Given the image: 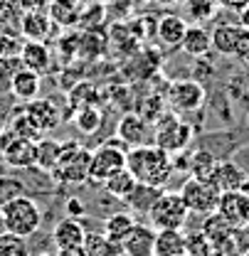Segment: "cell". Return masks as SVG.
<instances>
[{
	"label": "cell",
	"mask_w": 249,
	"mask_h": 256,
	"mask_svg": "<svg viewBox=\"0 0 249 256\" xmlns=\"http://www.w3.org/2000/svg\"><path fill=\"white\" fill-rule=\"evenodd\" d=\"M219 160L210 153V150H195L190 160H187V172L190 178H197V180H210L215 168H217Z\"/></svg>",
	"instance_id": "26"
},
{
	"label": "cell",
	"mask_w": 249,
	"mask_h": 256,
	"mask_svg": "<svg viewBox=\"0 0 249 256\" xmlns=\"http://www.w3.org/2000/svg\"><path fill=\"white\" fill-rule=\"evenodd\" d=\"M136 185H138V182H136V178H133L126 168L124 170H119V172H114L111 178H106V180H104V190L109 192L111 197H116V200H126Z\"/></svg>",
	"instance_id": "28"
},
{
	"label": "cell",
	"mask_w": 249,
	"mask_h": 256,
	"mask_svg": "<svg viewBox=\"0 0 249 256\" xmlns=\"http://www.w3.org/2000/svg\"><path fill=\"white\" fill-rule=\"evenodd\" d=\"M217 8V0H187V12L195 18V20H205L215 12Z\"/></svg>",
	"instance_id": "35"
},
{
	"label": "cell",
	"mask_w": 249,
	"mask_h": 256,
	"mask_svg": "<svg viewBox=\"0 0 249 256\" xmlns=\"http://www.w3.org/2000/svg\"><path fill=\"white\" fill-rule=\"evenodd\" d=\"M153 242H156V229L151 224H133V229L121 239V252L124 256H153Z\"/></svg>",
	"instance_id": "12"
},
{
	"label": "cell",
	"mask_w": 249,
	"mask_h": 256,
	"mask_svg": "<svg viewBox=\"0 0 249 256\" xmlns=\"http://www.w3.org/2000/svg\"><path fill=\"white\" fill-rule=\"evenodd\" d=\"M40 92H42V74H37V72H32V69L20 64L15 69L13 79H10V94L15 96L18 101L28 104L32 98H37Z\"/></svg>",
	"instance_id": "13"
},
{
	"label": "cell",
	"mask_w": 249,
	"mask_h": 256,
	"mask_svg": "<svg viewBox=\"0 0 249 256\" xmlns=\"http://www.w3.org/2000/svg\"><path fill=\"white\" fill-rule=\"evenodd\" d=\"M0 210H3L5 232H10V234H18V236H23V239H30L32 234H37L40 226H42V210H40V204H37L32 197H28V194H23V197L8 202V204L0 207Z\"/></svg>",
	"instance_id": "3"
},
{
	"label": "cell",
	"mask_w": 249,
	"mask_h": 256,
	"mask_svg": "<svg viewBox=\"0 0 249 256\" xmlns=\"http://www.w3.org/2000/svg\"><path fill=\"white\" fill-rule=\"evenodd\" d=\"M185 254L187 256H210L212 254V244L202 232H190L185 234Z\"/></svg>",
	"instance_id": "33"
},
{
	"label": "cell",
	"mask_w": 249,
	"mask_h": 256,
	"mask_svg": "<svg viewBox=\"0 0 249 256\" xmlns=\"http://www.w3.org/2000/svg\"><path fill=\"white\" fill-rule=\"evenodd\" d=\"M126 156H128V148H126L119 138H111V140L101 143L96 150H92L89 180L104 185L106 178H111L114 172H119V170L126 168Z\"/></svg>",
	"instance_id": "5"
},
{
	"label": "cell",
	"mask_w": 249,
	"mask_h": 256,
	"mask_svg": "<svg viewBox=\"0 0 249 256\" xmlns=\"http://www.w3.org/2000/svg\"><path fill=\"white\" fill-rule=\"evenodd\" d=\"M57 256H87L84 246H67V249H57Z\"/></svg>",
	"instance_id": "41"
},
{
	"label": "cell",
	"mask_w": 249,
	"mask_h": 256,
	"mask_svg": "<svg viewBox=\"0 0 249 256\" xmlns=\"http://www.w3.org/2000/svg\"><path fill=\"white\" fill-rule=\"evenodd\" d=\"M30 246H28V239L18 236V234H10L5 232L0 236V256H30Z\"/></svg>",
	"instance_id": "31"
},
{
	"label": "cell",
	"mask_w": 249,
	"mask_h": 256,
	"mask_svg": "<svg viewBox=\"0 0 249 256\" xmlns=\"http://www.w3.org/2000/svg\"><path fill=\"white\" fill-rule=\"evenodd\" d=\"M64 210H67V217H74V220H79L87 210H84V204L77 200V197H69L67 200V204H64Z\"/></svg>",
	"instance_id": "39"
},
{
	"label": "cell",
	"mask_w": 249,
	"mask_h": 256,
	"mask_svg": "<svg viewBox=\"0 0 249 256\" xmlns=\"http://www.w3.org/2000/svg\"><path fill=\"white\" fill-rule=\"evenodd\" d=\"M244 180H247V172H244L237 162H232V160L217 162V168H215V172H212V178H210V182H212L219 192L239 190V188L244 185Z\"/></svg>",
	"instance_id": "18"
},
{
	"label": "cell",
	"mask_w": 249,
	"mask_h": 256,
	"mask_svg": "<svg viewBox=\"0 0 249 256\" xmlns=\"http://www.w3.org/2000/svg\"><path fill=\"white\" fill-rule=\"evenodd\" d=\"M151 220L153 229H183L190 217L185 202L180 197V192L173 190H163L158 194V200L153 202V207L146 214Z\"/></svg>",
	"instance_id": "4"
},
{
	"label": "cell",
	"mask_w": 249,
	"mask_h": 256,
	"mask_svg": "<svg viewBox=\"0 0 249 256\" xmlns=\"http://www.w3.org/2000/svg\"><path fill=\"white\" fill-rule=\"evenodd\" d=\"M116 133H119V140L124 143L126 148H136V146H146L151 140V124L141 116V114H124L119 118V126H116Z\"/></svg>",
	"instance_id": "10"
},
{
	"label": "cell",
	"mask_w": 249,
	"mask_h": 256,
	"mask_svg": "<svg viewBox=\"0 0 249 256\" xmlns=\"http://www.w3.org/2000/svg\"><path fill=\"white\" fill-rule=\"evenodd\" d=\"M18 60H20L23 66H28L32 72L42 74V72L50 69V50H47L42 42H37V40H25V42H23V50H20V54H18Z\"/></svg>",
	"instance_id": "20"
},
{
	"label": "cell",
	"mask_w": 249,
	"mask_h": 256,
	"mask_svg": "<svg viewBox=\"0 0 249 256\" xmlns=\"http://www.w3.org/2000/svg\"><path fill=\"white\" fill-rule=\"evenodd\" d=\"M133 224H136V217L131 212H114L104 222V236L114 244H121V239L133 229Z\"/></svg>",
	"instance_id": "24"
},
{
	"label": "cell",
	"mask_w": 249,
	"mask_h": 256,
	"mask_svg": "<svg viewBox=\"0 0 249 256\" xmlns=\"http://www.w3.org/2000/svg\"><path fill=\"white\" fill-rule=\"evenodd\" d=\"M60 148H62V143H60V140H52V138H40V140H37V156H35V165L50 175V172H52V168H55V162H57V158H60Z\"/></svg>",
	"instance_id": "27"
},
{
	"label": "cell",
	"mask_w": 249,
	"mask_h": 256,
	"mask_svg": "<svg viewBox=\"0 0 249 256\" xmlns=\"http://www.w3.org/2000/svg\"><path fill=\"white\" fill-rule=\"evenodd\" d=\"M52 2H74V0H52Z\"/></svg>",
	"instance_id": "48"
},
{
	"label": "cell",
	"mask_w": 249,
	"mask_h": 256,
	"mask_svg": "<svg viewBox=\"0 0 249 256\" xmlns=\"http://www.w3.org/2000/svg\"><path fill=\"white\" fill-rule=\"evenodd\" d=\"M47 15H50V20H55L60 25H72L74 20H79L82 10H77L74 2H52Z\"/></svg>",
	"instance_id": "32"
},
{
	"label": "cell",
	"mask_w": 249,
	"mask_h": 256,
	"mask_svg": "<svg viewBox=\"0 0 249 256\" xmlns=\"http://www.w3.org/2000/svg\"><path fill=\"white\" fill-rule=\"evenodd\" d=\"M192 140V128L190 124L180 121L175 114H163L156 124V133H153V143L158 148H163L170 156H178L187 148V143Z\"/></svg>",
	"instance_id": "6"
},
{
	"label": "cell",
	"mask_w": 249,
	"mask_h": 256,
	"mask_svg": "<svg viewBox=\"0 0 249 256\" xmlns=\"http://www.w3.org/2000/svg\"><path fill=\"white\" fill-rule=\"evenodd\" d=\"M180 197L185 202L187 212L195 214H212L217 210L219 202V190L210 182V180H197V178H187L180 188Z\"/></svg>",
	"instance_id": "7"
},
{
	"label": "cell",
	"mask_w": 249,
	"mask_h": 256,
	"mask_svg": "<svg viewBox=\"0 0 249 256\" xmlns=\"http://www.w3.org/2000/svg\"><path fill=\"white\" fill-rule=\"evenodd\" d=\"M25 114L32 118V124L40 128L42 133H50L62 124V108L52 98H32L25 104Z\"/></svg>",
	"instance_id": "11"
},
{
	"label": "cell",
	"mask_w": 249,
	"mask_h": 256,
	"mask_svg": "<svg viewBox=\"0 0 249 256\" xmlns=\"http://www.w3.org/2000/svg\"><path fill=\"white\" fill-rule=\"evenodd\" d=\"M160 192H163L160 188H151V185L138 182L124 202L133 210V212H143V214H148V210L153 207V202L158 200V194H160Z\"/></svg>",
	"instance_id": "25"
},
{
	"label": "cell",
	"mask_w": 249,
	"mask_h": 256,
	"mask_svg": "<svg viewBox=\"0 0 249 256\" xmlns=\"http://www.w3.org/2000/svg\"><path fill=\"white\" fill-rule=\"evenodd\" d=\"M5 126L10 128L15 136L28 138V140H35V143L42 138V130L32 124V118L25 114V108H23V114H13V116H10V121H5Z\"/></svg>",
	"instance_id": "29"
},
{
	"label": "cell",
	"mask_w": 249,
	"mask_h": 256,
	"mask_svg": "<svg viewBox=\"0 0 249 256\" xmlns=\"http://www.w3.org/2000/svg\"><path fill=\"white\" fill-rule=\"evenodd\" d=\"M185 254V232L183 229H156L153 256Z\"/></svg>",
	"instance_id": "19"
},
{
	"label": "cell",
	"mask_w": 249,
	"mask_h": 256,
	"mask_svg": "<svg viewBox=\"0 0 249 256\" xmlns=\"http://www.w3.org/2000/svg\"><path fill=\"white\" fill-rule=\"evenodd\" d=\"M180 50L190 54V57H205L212 44H210V32L205 30L202 25H187L185 34H183V42H180Z\"/></svg>",
	"instance_id": "22"
},
{
	"label": "cell",
	"mask_w": 249,
	"mask_h": 256,
	"mask_svg": "<svg viewBox=\"0 0 249 256\" xmlns=\"http://www.w3.org/2000/svg\"><path fill=\"white\" fill-rule=\"evenodd\" d=\"M239 34H242V25H237V22H219L217 28L210 32V44L222 57H234Z\"/></svg>",
	"instance_id": "17"
},
{
	"label": "cell",
	"mask_w": 249,
	"mask_h": 256,
	"mask_svg": "<svg viewBox=\"0 0 249 256\" xmlns=\"http://www.w3.org/2000/svg\"><path fill=\"white\" fill-rule=\"evenodd\" d=\"M23 42H25L23 37L0 32V57H18L20 50H23Z\"/></svg>",
	"instance_id": "36"
},
{
	"label": "cell",
	"mask_w": 249,
	"mask_h": 256,
	"mask_svg": "<svg viewBox=\"0 0 249 256\" xmlns=\"http://www.w3.org/2000/svg\"><path fill=\"white\" fill-rule=\"evenodd\" d=\"M178 256H187V254H178Z\"/></svg>",
	"instance_id": "50"
},
{
	"label": "cell",
	"mask_w": 249,
	"mask_h": 256,
	"mask_svg": "<svg viewBox=\"0 0 249 256\" xmlns=\"http://www.w3.org/2000/svg\"><path fill=\"white\" fill-rule=\"evenodd\" d=\"M215 212L229 226L247 224L249 222V194H244L242 190L219 192V202H217V210Z\"/></svg>",
	"instance_id": "9"
},
{
	"label": "cell",
	"mask_w": 249,
	"mask_h": 256,
	"mask_svg": "<svg viewBox=\"0 0 249 256\" xmlns=\"http://www.w3.org/2000/svg\"><path fill=\"white\" fill-rule=\"evenodd\" d=\"M3 2H8V0H0V5H3Z\"/></svg>",
	"instance_id": "49"
},
{
	"label": "cell",
	"mask_w": 249,
	"mask_h": 256,
	"mask_svg": "<svg viewBox=\"0 0 249 256\" xmlns=\"http://www.w3.org/2000/svg\"><path fill=\"white\" fill-rule=\"evenodd\" d=\"M234 57L244 64V66H249V30H244V28H242V34H239V42H237V52H234Z\"/></svg>",
	"instance_id": "38"
},
{
	"label": "cell",
	"mask_w": 249,
	"mask_h": 256,
	"mask_svg": "<svg viewBox=\"0 0 249 256\" xmlns=\"http://www.w3.org/2000/svg\"><path fill=\"white\" fill-rule=\"evenodd\" d=\"M18 66H20L18 57H0V94L10 92V79Z\"/></svg>",
	"instance_id": "34"
},
{
	"label": "cell",
	"mask_w": 249,
	"mask_h": 256,
	"mask_svg": "<svg viewBox=\"0 0 249 256\" xmlns=\"http://www.w3.org/2000/svg\"><path fill=\"white\" fill-rule=\"evenodd\" d=\"M126 170L136 178V182H143V185H151V188H163L170 180L175 165H173L170 153L158 148L156 143H146V146L128 148Z\"/></svg>",
	"instance_id": "1"
},
{
	"label": "cell",
	"mask_w": 249,
	"mask_h": 256,
	"mask_svg": "<svg viewBox=\"0 0 249 256\" xmlns=\"http://www.w3.org/2000/svg\"><path fill=\"white\" fill-rule=\"evenodd\" d=\"M89 165H92V150L82 148V143L77 140H67L60 148V158L55 162L50 178L69 185H79L89 180Z\"/></svg>",
	"instance_id": "2"
},
{
	"label": "cell",
	"mask_w": 249,
	"mask_h": 256,
	"mask_svg": "<svg viewBox=\"0 0 249 256\" xmlns=\"http://www.w3.org/2000/svg\"><path fill=\"white\" fill-rule=\"evenodd\" d=\"M3 160L10 165V168H20V170H30L35 168V156H37V143L28 140V138H20L15 136L3 150Z\"/></svg>",
	"instance_id": "14"
},
{
	"label": "cell",
	"mask_w": 249,
	"mask_h": 256,
	"mask_svg": "<svg viewBox=\"0 0 249 256\" xmlns=\"http://www.w3.org/2000/svg\"><path fill=\"white\" fill-rule=\"evenodd\" d=\"M52 30V20L47 12L42 10H28L23 18H20V32L25 40H37L42 42Z\"/></svg>",
	"instance_id": "21"
},
{
	"label": "cell",
	"mask_w": 249,
	"mask_h": 256,
	"mask_svg": "<svg viewBox=\"0 0 249 256\" xmlns=\"http://www.w3.org/2000/svg\"><path fill=\"white\" fill-rule=\"evenodd\" d=\"M158 2H165V5H170V2H175V0H158Z\"/></svg>",
	"instance_id": "47"
},
{
	"label": "cell",
	"mask_w": 249,
	"mask_h": 256,
	"mask_svg": "<svg viewBox=\"0 0 249 256\" xmlns=\"http://www.w3.org/2000/svg\"><path fill=\"white\" fill-rule=\"evenodd\" d=\"M5 234V222H3V210H0V236Z\"/></svg>",
	"instance_id": "44"
},
{
	"label": "cell",
	"mask_w": 249,
	"mask_h": 256,
	"mask_svg": "<svg viewBox=\"0 0 249 256\" xmlns=\"http://www.w3.org/2000/svg\"><path fill=\"white\" fill-rule=\"evenodd\" d=\"M210 256H227V254H224V252H219V249H212V254Z\"/></svg>",
	"instance_id": "45"
},
{
	"label": "cell",
	"mask_w": 249,
	"mask_h": 256,
	"mask_svg": "<svg viewBox=\"0 0 249 256\" xmlns=\"http://www.w3.org/2000/svg\"><path fill=\"white\" fill-rule=\"evenodd\" d=\"M30 256H57L55 252H35V254H30Z\"/></svg>",
	"instance_id": "43"
},
{
	"label": "cell",
	"mask_w": 249,
	"mask_h": 256,
	"mask_svg": "<svg viewBox=\"0 0 249 256\" xmlns=\"http://www.w3.org/2000/svg\"><path fill=\"white\" fill-rule=\"evenodd\" d=\"M185 30H187L185 18H180L175 12L160 15L156 20V37H158V42L165 44V47H180Z\"/></svg>",
	"instance_id": "16"
},
{
	"label": "cell",
	"mask_w": 249,
	"mask_h": 256,
	"mask_svg": "<svg viewBox=\"0 0 249 256\" xmlns=\"http://www.w3.org/2000/svg\"><path fill=\"white\" fill-rule=\"evenodd\" d=\"M77 124H79V128L84 133H94L99 128V124H101V116H99L96 108H82L79 116H77Z\"/></svg>",
	"instance_id": "37"
},
{
	"label": "cell",
	"mask_w": 249,
	"mask_h": 256,
	"mask_svg": "<svg viewBox=\"0 0 249 256\" xmlns=\"http://www.w3.org/2000/svg\"><path fill=\"white\" fill-rule=\"evenodd\" d=\"M23 194H28V190H25V182L20 178L8 175V172L0 175V207H5L8 202H13Z\"/></svg>",
	"instance_id": "30"
},
{
	"label": "cell",
	"mask_w": 249,
	"mask_h": 256,
	"mask_svg": "<svg viewBox=\"0 0 249 256\" xmlns=\"http://www.w3.org/2000/svg\"><path fill=\"white\" fill-rule=\"evenodd\" d=\"M217 5L229 10V12H239V10H244L249 5V0H217Z\"/></svg>",
	"instance_id": "40"
},
{
	"label": "cell",
	"mask_w": 249,
	"mask_h": 256,
	"mask_svg": "<svg viewBox=\"0 0 249 256\" xmlns=\"http://www.w3.org/2000/svg\"><path fill=\"white\" fill-rule=\"evenodd\" d=\"M87 229L84 224L74 217H62L60 222L55 224L52 229V242L57 249H67V246H84V239H87Z\"/></svg>",
	"instance_id": "15"
},
{
	"label": "cell",
	"mask_w": 249,
	"mask_h": 256,
	"mask_svg": "<svg viewBox=\"0 0 249 256\" xmlns=\"http://www.w3.org/2000/svg\"><path fill=\"white\" fill-rule=\"evenodd\" d=\"M3 128H5V118L0 116V133H3Z\"/></svg>",
	"instance_id": "46"
},
{
	"label": "cell",
	"mask_w": 249,
	"mask_h": 256,
	"mask_svg": "<svg viewBox=\"0 0 249 256\" xmlns=\"http://www.w3.org/2000/svg\"><path fill=\"white\" fill-rule=\"evenodd\" d=\"M168 104L173 106V111H183V114L197 111L205 104V86L192 79L173 82L168 86Z\"/></svg>",
	"instance_id": "8"
},
{
	"label": "cell",
	"mask_w": 249,
	"mask_h": 256,
	"mask_svg": "<svg viewBox=\"0 0 249 256\" xmlns=\"http://www.w3.org/2000/svg\"><path fill=\"white\" fill-rule=\"evenodd\" d=\"M232 229H234V226H229V224H227L224 220H222V217H219L217 212H212V214H205L202 234H205V236L210 239L212 249H219V252H224V244H227V239H229Z\"/></svg>",
	"instance_id": "23"
},
{
	"label": "cell",
	"mask_w": 249,
	"mask_h": 256,
	"mask_svg": "<svg viewBox=\"0 0 249 256\" xmlns=\"http://www.w3.org/2000/svg\"><path fill=\"white\" fill-rule=\"evenodd\" d=\"M237 20H239L237 25H242L244 30H249V5L244 8V10H239V12H237Z\"/></svg>",
	"instance_id": "42"
}]
</instances>
